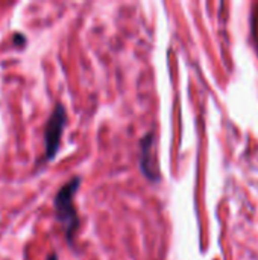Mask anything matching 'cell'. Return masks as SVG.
<instances>
[{
    "mask_svg": "<svg viewBox=\"0 0 258 260\" xmlns=\"http://www.w3.org/2000/svg\"><path fill=\"white\" fill-rule=\"evenodd\" d=\"M12 44L17 47V49H24L27 46V38L24 34L21 32H15L14 37H12Z\"/></svg>",
    "mask_w": 258,
    "mask_h": 260,
    "instance_id": "cell-4",
    "label": "cell"
},
{
    "mask_svg": "<svg viewBox=\"0 0 258 260\" xmlns=\"http://www.w3.org/2000/svg\"><path fill=\"white\" fill-rule=\"evenodd\" d=\"M154 142L155 137L152 133H148L141 143H140V168L143 175L151 180V181H158L160 180V171L155 161L154 155Z\"/></svg>",
    "mask_w": 258,
    "mask_h": 260,
    "instance_id": "cell-3",
    "label": "cell"
},
{
    "mask_svg": "<svg viewBox=\"0 0 258 260\" xmlns=\"http://www.w3.org/2000/svg\"><path fill=\"white\" fill-rule=\"evenodd\" d=\"M65 126H67V111H65V107L61 102H58L53 107V111L44 126V160L46 161H52L56 157Z\"/></svg>",
    "mask_w": 258,
    "mask_h": 260,
    "instance_id": "cell-2",
    "label": "cell"
},
{
    "mask_svg": "<svg viewBox=\"0 0 258 260\" xmlns=\"http://www.w3.org/2000/svg\"><path fill=\"white\" fill-rule=\"evenodd\" d=\"M79 187H81V177H73L56 192L53 198L55 216L62 227L68 245H73L75 235L79 229V216L75 207V197Z\"/></svg>",
    "mask_w": 258,
    "mask_h": 260,
    "instance_id": "cell-1",
    "label": "cell"
},
{
    "mask_svg": "<svg viewBox=\"0 0 258 260\" xmlns=\"http://www.w3.org/2000/svg\"><path fill=\"white\" fill-rule=\"evenodd\" d=\"M46 260H58V254H56V253H52Z\"/></svg>",
    "mask_w": 258,
    "mask_h": 260,
    "instance_id": "cell-5",
    "label": "cell"
}]
</instances>
